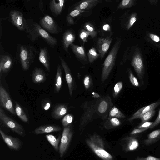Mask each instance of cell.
I'll list each match as a JSON object with an SVG mask.
<instances>
[{
	"instance_id": "cell-43",
	"label": "cell",
	"mask_w": 160,
	"mask_h": 160,
	"mask_svg": "<svg viewBox=\"0 0 160 160\" xmlns=\"http://www.w3.org/2000/svg\"><path fill=\"white\" fill-rule=\"evenodd\" d=\"M89 36H90V33L84 29H82L80 31L79 37L83 43L87 42V38Z\"/></svg>"
},
{
	"instance_id": "cell-21",
	"label": "cell",
	"mask_w": 160,
	"mask_h": 160,
	"mask_svg": "<svg viewBox=\"0 0 160 160\" xmlns=\"http://www.w3.org/2000/svg\"><path fill=\"white\" fill-rule=\"evenodd\" d=\"M39 59L49 72L50 71V57L48 51L46 48L40 49Z\"/></svg>"
},
{
	"instance_id": "cell-16",
	"label": "cell",
	"mask_w": 160,
	"mask_h": 160,
	"mask_svg": "<svg viewBox=\"0 0 160 160\" xmlns=\"http://www.w3.org/2000/svg\"><path fill=\"white\" fill-rule=\"evenodd\" d=\"M160 104V102H157L143 107L136 112L130 118H128L127 120L129 122H131L134 119L139 118L140 116L147 112L152 109H155Z\"/></svg>"
},
{
	"instance_id": "cell-17",
	"label": "cell",
	"mask_w": 160,
	"mask_h": 160,
	"mask_svg": "<svg viewBox=\"0 0 160 160\" xmlns=\"http://www.w3.org/2000/svg\"><path fill=\"white\" fill-rule=\"evenodd\" d=\"M13 65L11 57L8 54L1 55L0 56V72H6L11 69Z\"/></svg>"
},
{
	"instance_id": "cell-2",
	"label": "cell",
	"mask_w": 160,
	"mask_h": 160,
	"mask_svg": "<svg viewBox=\"0 0 160 160\" xmlns=\"http://www.w3.org/2000/svg\"><path fill=\"white\" fill-rule=\"evenodd\" d=\"M25 22V31L28 37L32 41L34 42L40 37L52 48L57 44V39L51 36L39 24L31 19L26 20Z\"/></svg>"
},
{
	"instance_id": "cell-29",
	"label": "cell",
	"mask_w": 160,
	"mask_h": 160,
	"mask_svg": "<svg viewBox=\"0 0 160 160\" xmlns=\"http://www.w3.org/2000/svg\"><path fill=\"white\" fill-rule=\"evenodd\" d=\"M126 117L124 114L115 106H113L110 110L108 118L124 119Z\"/></svg>"
},
{
	"instance_id": "cell-40",
	"label": "cell",
	"mask_w": 160,
	"mask_h": 160,
	"mask_svg": "<svg viewBox=\"0 0 160 160\" xmlns=\"http://www.w3.org/2000/svg\"><path fill=\"white\" fill-rule=\"evenodd\" d=\"M123 83L122 81L117 82L115 85L113 93V96L116 98L122 90L123 87Z\"/></svg>"
},
{
	"instance_id": "cell-36",
	"label": "cell",
	"mask_w": 160,
	"mask_h": 160,
	"mask_svg": "<svg viewBox=\"0 0 160 160\" xmlns=\"http://www.w3.org/2000/svg\"><path fill=\"white\" fill-rule=\"evenodd\" d=\"M137 19V14L135 13H132L126 22L125 27L127 30H129L133 25Z\"/></svg>"
},
{
	"instance_id": "cell-10",
	"label": "cell",
	"mask_w": 160,
	"mask_h": 160,
	"mask_svg": "<svg viewBox=\"0 0 160 160\" xmlns=\"http://www.w3.org/2000/svg\"><path fill=\"white\" fill-rule=\"evenodd\" d=\"M0 104L2 107L14 115L16 114L10 96L2 87L1 83L0 86Z\"/></svg>"
},
{
	"instance_id": "cell-37",
	"label": "cell",
	"mask_w": 160,
	"mask_h": 160,
	"mask_svg": "<svg viewBox=\"0 0 160 160\" xmlns=\"http://www.w3.org/2000/svg\"><path fill=\"white\" fill-rule=\"evenodd\" d=\"M74 118V116L71 114L65 115L61 121L63 126L65 127L70 125L72 122Z\"/></svg>"
},
{
	"instance_id": "cell-46",
	"label": "cell",
	"mask_w": 160,
	"mask_h": 160,
	"mask_svg": "<svg viewBox=\"0 0 160 160\" xmlns=\"http://www.w3.org/2000/svg\"><path fill=\"white\" fill-rule=\"evenodd\" d=\"M148 129L147 128H135L131 132V135H135L142 132Z\"/></svg>"
},
{
	"instance_id": "cell-1",
	"label": "cell",
	"mask_w": 160,
	"mask_h": 160,
	"mask_svg": "<svg viewBox=\"0 0 160 160\" xmlns=\"http://www.w3.org/2000/svg\"><path fill=\"white\" fill-rule=\"evenodd\" d=\"M113 106L108 94L83 102L80 106L83 111L80 118V129H82L95 119L106 120L110 110Z\"/></svg>"
},
{
	"instance_id": "cell-30",
	"label": "cell",
	"mask_w": 160,
	"mask_h": 160,
	"mask_svg": "<svg viewBox=\"0 0 160 160\" xmlns=\"http://www.w3.org/2000/svg\"><path fill=\"white\" fill-rule=\"evenodd\" d=\"M15 111L16 114L22 121L24 122L28 121V118L23 110L17 102H15Z\"/></svg>"
},
{
	"instance_id": "cell-12",
	"label": "cell",
	"mask_w": 160,
	"mask_h": 160,
	"mask_svg": "<svg viewBox=\"0 0 160 160\" xmlns=\"http://www.w3.org/2000/svg\"><path fill=\"white\" fill-rule=\"evenodd\" d=\"M59 59L61 61V65L64 70L65 78L67 82L70 95L72 97L75 87V82L71 74L70 70L68 65L60 56H59Z\"/></svg>"
},
{
	"instance_id": "cell-51",
	"label": "cell",
	"mask_w": 160,
	"mask_h": 160,
	"mask_svg": "<svg viewBox=\"0 0 160 160\" xmlns=\"http://www.w3.org/2000/svg\"><path fill=\"white\" fill-rule=\"evenodd\" d=\"M92 97L94 98H99L101 97L98 93L94 92L92 93Z\"/></svg>"
},
{
	"instance_id": "cell-18",
	"label": "cell",
	"mask_w": 160,
	"mask_h": 160,
	"mask_svg": "<svg viewBox=\"0 0 160 160\" xmlns=\"http://www.w3.org/2000/svg\"><path fill=\"white\" fill-rule=\"evenodd\" d=\"M101 0H85L79 2L74 8V9L82 11L89 10L102 2Z\"/></svg>"
},
{
	"instance_id": "cell-8",
	"label": "cell",
	"mask_w": 160,
	"mask_h": 160,
	"mask_svg": "<svg viewBox=\"0 0 160 160\" xmlns=\"http://www.w3.org/2000/svg\"><path fill=\"white\" fill-rule=\"evenodd\" d=\"M41 27L48 32L58 34L62 31L54 20L51 16L47 15L41 18L39 21Z\"/></svg>"
},
{
	"instance_id": "cell-4",
	"label": "cell",
	"mask_w": 160,
	"mask_h": 160,
	"mask_svg": "<svg viewBox=\"0 0 160 160\" xmlns=\"http://www.w3.org/2000/svg\"><path fill=\"white\" fill-rule=\"evenodd\" d=\"M120 39L115 42L103 64L101 74V82L102 83L108 78L115 63L116 56L121 46Z\"/></svg>"
},
{
	"instance_id": "cell-26",
	"label": "cell",
	"mask_w": 160,
	"mask_h": 160,
	"mask_svg": "<svg viewBox=\"0 0 160 160\" xmlns=\"http://www.w3.org/2000/svg\"><path fill=\"white\" fill-rule=\"evenodd\" d=\"M62 86V71L61 66L58 65L57 68L55 80V90L58 92Z\"/></svg>"
},
{
	"instance_id": "cell-44",
	"label": "cell",
	"mask_w": 160,
	"mask_h": 160,
	"mask_svg": "<svg viewBox=\"0 0 160 160\" xmlns=\"http://www.w3.org/2000/svg\"><path fill=\"white\" fill-rule=\"evenodd\" d=\"M153 122H142L138 127V128H147L149 129L150 127L152 125Z\"/></svg>"
},
{
	"instance_id": "cell-47",
	"label": "cell",
	"mask_w": 160,
	"mask_h": 160,
	"mask_svg": "<svg viewBox=\"0 0 160 160\" xmlns=\"http://www.w3.org/2000/svg\"><path fill=\"white\" fill-rule=\"evenodd\" d=\"M160 123V110H159L158 115L156 119L155 120L152 125L149 128L152 129L158 125Z\"/></svg>"
},
{
	"instance_id": "cell-15",
	"label": "cell",
	"mask_w": 160,
	"mask_h": 160,
	"mask_svg": "<svg viewBox=\"0 0 160 160\" xmlns=\"http://www.w3.org/2000/svg\"><path fill=\"white\" fill-rule=\"evenodd\" d=\"M75 34L71 29L66 30L63 33L62 39L63 48L68 53V48L73 43L75 40Z\"/></svg>"
},
{
	"instance_id": "cell-13",
	"label": "cell",
	"mask_w": 160,
	"mask_h": 160,
	"mask_svg": "<svg viewBox=\"0 0 160 160\" xmlns=\"http://www.w3.org/2000/svg\"><path fill=\"white\" fill-rule=\"evenodd\" d=\"M112 41V38L109 37L99 38L97 42V49L100 54V58L102 59L108 50Z\"/></svg>"
},
{
	"instance_id": "cell-49",
	"label": "cell",
	"mask_w": 160,
	"mask_h": 160,
	"mask_svg": "<svg viewBox=\"0 0 160 160\" xmlns=\"http://www.w3.org/2000/svg\"><path fill=\"white\" fill-rule=\"evenodd\" d=\"M39 6L41 11L43 12L44 11V4L42 0H40L39 2Z\"/></svg>"
},
{
	"instance_id": "cell-50",
	"label": "cell",
	"mask_w": 160,
	"mask_h": 160,
	"mask_svg": "<svg viewBox=\"0 0 160 160\" xmlns=\"http://www.w3.org/2000/svg\"><path fill=\"white\" fill-rule=\"evenodd\" d=\"M43 107L45 110H48L49 109L50 107V103L49 102H46L44 104Z\"/></svg>"
},
{
	"instance_id": "cell-5",
	"label": "cell",
	"mask_w": 160,
	"mask_h": 160,
	"mask_svg": "<svg viewBox=\"0 0 160 160\" xmlns=\"http://www.w3.org/2000/svg\"><path fill=\"white\" fill-rule=\"evenodd\" d=\"M87 143L95 154L104 160H112V157L104 149V144L101 138L94 135L87 141Z\"/></svg>"
},
{
	"instance_id": "cell-11",
	"label": "cell",
	"mask_w": 160,
	"mask_h": 160,
	"mask_svg": "<svg viewBox=\"0 0 160 160\" xmlns=\"http://www.w3.org/2000/svg\"><path fill=\"white\" fill-rule=\"evenodd\" d=\"M9 18L12 23L21 31H25L26 19L21 12L16 10L11 11L9 15Z\"/></svg>"
},
{
	"instance_id": "cell-25",
	"label": "cell",
	"mask_w": 160,
	"mask_h": 160,
	"mask_svg": "<svg viewBox=\"0 0 160 160\" xmlns=\"http://www.w3.org/2000/svg\"><path fill=\"white\" fill-rule=\"evenodd\" d=\"M160 140V129L151 132L148 135L147 139L144 140L146 145H152Z\"/></svg>"
},
{
	"instance_id": "cell-33",
	"label": "cell",
	"mask_w": 160,
	"mask_h": 160,
	"mask_svg": "<svg viewBox=\"0 0 160 160\" xmlns=\"http://www.w3.org/2000/svg\"><path fill=\"white\" fill-rule=\"evenodd\" d=\"M135 3L133 0H123L118 4L117 10L131 8L135 5Z\"/></svg>"
},
{
	"instance_id": "cell-38",
	"label": "cell",
	"mask_w": 160,
	"mask_h": 160,
	"mask_svg": "<svg viewBox=\"0 0 160 160\" xmlns=\"http://www.w3.org/2000/svg\"><path fill=\"white\" fill-rule=\"evenodd\" d=\"M155 113V109H152L142 115L139 118L141 120L142 122H148L154 116Z\"/></svg>"
},
{
	"instance_id": "cell-22",
	"label": "cell",
	"mask_w": 160,
	"mask_h": 160,
	"mask_svg": "<svg viewBox=\"0 0 160 160\" xmlns=\"http://www.w3.org/2000/svg\"><path fill=\"white\" fill-rule=\"evenodd\" d=\"M61 129V128L58 126L52 125H43L36 128L34 131V133L36 134H42L58 132Z\"/></svg>"
},
{
	"instance_id": "cell-41",
	"label": "cell",
	"mask_w": 160,
	"mask_h": 160,
	"mask_svg": "<svg viewBox=\"0 0 160 160\" xmlns=\"http://www.w3.org/2000/svg\"><path fill=\"white\" fill-rule=\"evenodd\" d=\"M83 82L85 89L89 90L92 84L91 77L89 75H86L84 77Z\"/></svg>"
},
{
	"instance_id": "cell-52",
	"label": "cell",
	"mask_w": 160,
	"mask_h": 160,
	"mask_svg": "<svg viewBox=\"0 0 160 160\" xmlns=\"http://www.w3.org/2000/svg\"><path fill=\"white\" fill-rule=\"evenodd\" d=\"M2 26H1V23H0V38L1 37V35H2Z\"/></svg>"
},
{
	"instance_id": "cell-45",
	"label": "cell",
	"mask_w": 160,
	"mask_h": 160,
	"mask_svg": "<svg viewBox=\"0 0 160 160\" xmlns=\"http://www.w3.org/2000/svg\"><path fill=\"white\" fill-rule=\"evenodd\" d=\"M136 160H160V158L151 156H149L146 157H137Z\"/></svg>"
},
{
	"instance_id": "cell-6",
	"label": "cell",
	"mask_w": 160,
	"mask_h": 160,
	"mask_svg": "<svg viewBox=\"0 0 160 160\" xmlns=\"http://www.w3.org/2000/svg\"><path fill=\"white\" fill-rule=\"evenodd\" d=\"M0 119L5 125L13 131L22 136L25 135V132L23 127L16 121L7 116L1 108H0Z\"/></svg>"
},
{
	"instance_id": "cell-34",
	"label": "cell",
	"mask_w": 160,
	"mask_h": 160,
	"mask_svg": "<svg viewBox=\"0 0 160 160\" xmlns=\"http://www.w3.org/2000/svg\"><path fill=\"white\" fill-rule=\"evenodd\" d=\"M87 55L89 61L90 63L93 62L100 55L99 53L97 52L95 48L94 47L89 50Z\"/></svg>"
},
{
	"instance_id": "cell-3",
	"label": "cell",
	"mask_w": 160,
	"mask_h": 160,
	"mask_svg": "<svg viewBox=\"0 0 160 160\" xmlns=\"http://www.w3.org/2000/svg\"><path fill=\"white\" fill-rule=\"evenodd\" d=\"M36 50L32 45H20L18 51V59L23 70H28L33 62L36 54Z\"/></svg>"
},
{
	"instance_id": "cell-7",
	"label": "cell",
	"mask_w": 160,
	"mask_h": 160,
	"mask_svg": "<svg viewBox=\"0 0 160 160\" xmlns=\"http://www.w3.org/2000/svg\"><path fill=\"white\" fill-rule=\"evenodd\" d=\"M131 59V65L133 67L139 79L143 82L144 66L142 56L138 49H136Z\"/></svg>"
},
{
	"instance_id": "cell-32",
	"label": "cell",
	"mask_w": 160,
	"mask_h": 160,
	"mask_svg": "<svg viewBox=\"0 0 160 160\" xmlns=\"http://www.w3.org/2000/svg\"><path fill=\"white\" fill-rule=\"evenodd\" d=\"M46 138L49 143L57 151L59 149L58 144L60 138V136L57 138L56 137L52 134H48L46 135Z\"/></svg>"
},
{
	"instance_id": "cell-28",
	"label": "cell",
	"mask_w": 160,
	"mask_h": 160,
	"mask_svg": "<svg viewBox=\"0 0 160 160\" xmlns=\"http://www.w3.org/2000/svg\"><path fill=\"white\" fill-rule=\"evenodd\" d=\"M85 11L78 9H74L71 11L67 15L66 22L68 25H72L74 23V19L82 13Z\"/></svg>"
},
{
	"instance_id": "cell-14",
	"label": "cell",
	"mask_w": 160,
	"mask_h": 160,
	"mask_svg": "<svg viewBox=\"0 0 160 160\" xmlns=\"http://www.w3.org/2000/svg\"><path fill=\"white\" fill-rule=\"evenodd\" d=\"M0 133L4 141L10 148L18 150L20 148L22 143L18 138L5 134L1 129Z\"/></svg>"
},
{
	"instance_id": "cell-48",
	"label": "cell",
	"mask_w": 160,
	"mask_h": 160,
	"mask_svg": "<svg viewBox=\"0 0 160 160\" xmlns=\"http://www.w3.org/2000/svg\"><path fill=\"white\" fill-rule=\"evenodd\" d=\"M102 30L105 32H111V27L110 25L108 23L104 24L102 27Z\"/></svg>"
},
{
	"instance_id": "cell-19",
	"label": "cell",
	"mask_w": 160,
	"mask_h": 160,
	"mask_svg": "<svg viewBox=\"0 0 160 160\" xmlns=\"http://www.w3.org/2000/svg\"><path fill=\"white\" fill-rule=\"evenodd\" d=\"M64 0H52L49 3V8L54 16H57L62 13L64 7Z\"/></svg>"
},
{
	"instance_id": "cell-27",
	"label": "cell",
	"mask_w": 160,
	"mask_h": 160,
	"mask_svg": "<svg viewBox=\"0 0 160 160\" xmlns=\"http://www.w3.org/2000/svg\"><path fill=\"white\" fill-rule=\"evenodd\" d=\"M121 123V121L119 119L108 118L104 122V126L106 129H111L118 127Z\"/></svg>"
},
{
	"instance_id": "cell-23",
	"label": "cell",
	"mask_w": 160,
	"mask_h": 160,
	"mask_svg": "<svg viewBox=\"0 0 160 160\" xmlns=\"http://www.w3.org/2000/svg\"><path fill=\"white\" fill-rule=\"evenodd\" d=\"M71 48L76 56L80 60L87 62L88 58L85 49L82 46H78L73 43L70 45Z\"/></svg>"
},
{
	"instance_id": "cell-39",
	"label": "cell",
	"mask_w": 160,
	"mask_h": 160,
	"mask_svg": "<svg viewBox=\"0 0 160 160\" xmlns=\"http://www.w3.org/2000/svg\"><path fill=\"white\" fill-rule=\"evenodd\" d=\"M148 36V39L151 42H152V44L157 45H160V38L158 35L152 33H148L147 35Z\"/></svg>"
},
{
	"instance_id": "cell-42",
	"label": "cell",
	"mask_w": 160,
	"mask_h": 160,
	"mask_svg": "<svg viewBox=\"0 0 160 160\" xmlns=\"http://www.w3.org/2000/svg\"><path fill=\"white\" fill-rule=\"evenodd\" d=\"M128 75L129 79L131 84L134 86L139 87V84L138 82L131 69H129L128 71Z\"/></svg>"
},
{
	"instance_id": "cell-35",
	"label": "cell",
	"mask_w": 160,
	"mask_h": 160,
	"mask_svg": "<svg viewBox=\"0 0 160 160\" xmlns=\"http://www.w3.org/2000/svg\"><path fill=\"white\" fill-rule=\"evenodd\" d=\"M84 29L88 31L90 33V36L94 38L97 36V32L94 26L89 22L86 23L83 27Z\"/></svg>"
},
{
	"instance_id": "cell-24",
	"label": "cell",
	"mask_w": 160,
	"mask_h": 160,
	"mask_svg": "<svg viewBox=\"0 0 160 160\" xmlns=\"http://www.w3.org/2000/svg\"><path fill=\"white\" fill-rule=\"evenodd\" d=\"M32 78L33 82L34 83H40L45 80L46 74L41 68H36L33 71Z\"/></svg>"
},
{
	"instance_id": "cell-31",
	"label": "cell",
	"mask_w": 160,
	"mask_h": 160,
	"mask_svg": "<svg viewBox=\"0 0 160 160\" xmlns=\"http://www.w3.org/2000/svg\"><path fill=\"white\" fill-rule=\"evenodd\" d=\"M139 146L138 140L134 137H129L128 138L126 149L128 151H133L137 148Z\"/></svg>"
},
{
	"instance_id": "cell-20",
	"label": "cell",
	"mask_w": 160,
	"mask_h": 160,
	"mask_svg": "<svg viewBox=\"0 0 160 160\" xmlns=\"http://www.w3.org/2000/svg\"><path fill=\"white\" fill-rule=\"evenodd\" d=\"M68 111V108L66 104H59L54 108L52 115L54 119H59L63 117L67 113Z\"/></svg>"
},
{
	"instance_id": "cell-9",
	"label": "cell",
	"mask_w": 160,
	"mask_h": 160,
	"mask_svg": "<svg viewBox=\"0 0 160 160\" xmlns=\"http://www.w3.org/2000/svg\"><path fill=\"white\" fill-rule=\"evenodd\" d=\"M72 135L71 125L64 127L59 147L60 156L62 157L66 151Z\"/></svg>"
}]
</instances>
